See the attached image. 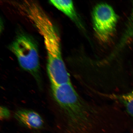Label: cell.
<instances>
[{
  "instance_id": "9",
  "label": "cell",
  "mask_w": 133,
  "mask_h": 133,
  "mask_svg": "<svg viewBox=\"0 0 133 133\" xmlns=\"http://www.w3.org/2000/svg\"><path fill=\"white\" fill-rule=\"evenodd\" d=\"M10 116V111L7 108L1 106V118L2 119L9 118Z\"/></svg>"
},
{
  "instance_id": "4",
  "label": "cell",
  "mask_w": 133,
  "mask_h": 133,
  "mask_svg": "<svg viewBox=\"0 0 133 133\" xmlns=\"http://www.w3.org/2000/svg\"><path fill=\"white\" fill-rule=\"evenodd\" d=\"M118 16L112 8L106 3L95 6L92 12L93 27L96 37L101 42L111 40L116 31Z\"/></svg>"
},
{
  "instance_id": "2",
  "label": "cell",
  "mask_w": 133,
  "mask_h": 133,
  "mask_svg": "<svg viewBox=\"0 0 133 133\" xmlns=\"http://www.w3.org/2000/svg\"><path fill=\"white\" fill-rule=\"evenodd\" d=\"M23 14L35 26L44 39L47 55L46 70L51 86L71 82L62 58L59 34L49 16L35 2L26 6Z\"/></svg>"
},
{
  "instance_id": "7",
  "label": "cell",
  "mask_w": 133,
  "mask_h": 133,
  "mask_svg": "<svg viewBox=\"0 0 133 133\" xmlns=\"http://www.w3.org/2000/svg\"><path fill=\"white\" fill-rule=\"evenodd\" d=\"M109 98L122 104L129 115L133 117V91L125 94H103ZM104 96V95H103Z\"/></svg>"
},
{
  "instance_id": "6",
  "label": "cell",
  "mask_w": 133,
  "mask_h": 133,
  "mask_svg": "<svg viewBox=\"0 0 133 133\" xmlns=\"http://www.w3.org/2000/svg\"><path fill=\"white\" fill-rule=\"evenodd\" d=\"M50 2L55 7L74 21L79 28L83 29V26L82 23L76 12L72 1H50Z\"/></svg>"
},
{
  "instance_id": "8",
  "label": "cell",
  "mask_w": 133,
  "mask_h": 133,
  "mask_svg": "<svg viewBox=\"0 0 133 133\" xmlns=\"http://www.w3.org/2000/svg\"><path fill=\"white\" fill-rule=\"evenodd\" d=\"M133 37V4L131 15L129 18L127 27L122 39L123 44Z\"/></svg>"
},
{
  "instance_id": "5",
  "label": "cell",
  "mask_w": 133,
  "mask_h": 133,
  "mask_svg": "<svg viewBox=\"0 0 133 133\" xmlns=\"http://www.w3.org/2000/svg\"><path fill=\"white\" fill-rule=\"evenodd\" d=\"M14 116L18 122L30 129H39L44 125L42 118L34 111L26 109L18 110L15 113Z\"/></svg>"
},
{
  "instance_id": "3",
  "label": "cell",
  "mask_w": 133,
  "mask_h": 133,
  "mask_svg": "<svg viewBox=\"0 0 133 133\" xmlns=\"http://www.w3.org/2000/svg\"><path fill=\"white\" fill-rule=\"evenodd\" d=\"M16 56L21 67L32 75L39 87L42 79L39 53L32 38L24 33L17 35L9 46Z\"/></svg>"
},
{
  "instance_id": "1",
  "label": "cell",
  "mask_w": 133,
  "mask_h": 133,
  "mask_svg": "<svg viewBox=\"0 0 133 133\" xmlns=\"http://www.w3.org/2000/svg\"><path fill=\"white\" fill-rule=\"evenodd\" d=\"M51 87L70 132L92 133L116 127L118 111L116 106L87 100L80 95L71 82Z\"/></svg>"
}]
</instances>
